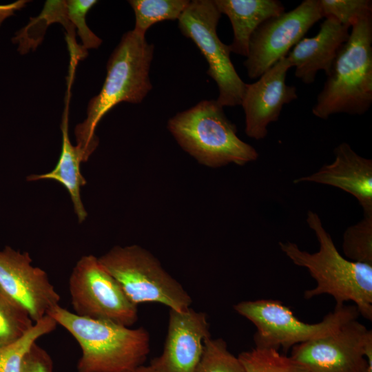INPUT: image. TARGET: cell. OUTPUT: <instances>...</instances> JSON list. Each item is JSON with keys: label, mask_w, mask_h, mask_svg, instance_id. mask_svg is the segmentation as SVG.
<instances>
[{"label": "cell", "mask_w": 372, "mask_h": 372, "mask_svg": "<svg viewBox=\"0 0 372 372\" xmlns=\"http://www.w3.org/2000/svg\"><path fill=\"white\" fill-rule=\"evenodd\" d=\"M349 33L350 28L331 17L324 18L314 37L302 38L286 56L295 68V76L308 85L315 81L318 71L327 75Z\"/></svg>", "instance_id": "2e32d148"}, {"label": "cell", "mask_w": 372, "mask_h": 372, "mask_svg": "<svg viewBox=\"0 0 372 372\" xmlns=\"http://www.w3.org/2000/svg\"><path fill=\"white\" fill-rule=\"evenodd\" d=\"M97 3L95 0H69L65 1V12L68 20L78 30L82 48H98L102 40L95 35L87 27L85 16L87 11Z\"/></svg>", "instance_id": "484cf974"}, {"label": "cell", "mask_w": 372, "mask_h": 372, "mask_svg": "<svg viewBox=\"0 0 372 372\" xmlns=\"http://www.w3.org/2000/svg\"><path fill=\"white\" fill-rule=\"evenodd\" d=\"M34 323L27 311L0 287V348L18 340Z\"/></svg>", "instance_id": "44dd1931"}, {"label": "cell", "mask_w": 372, "mask_h": 372, "mask_svg": "<svg viewBox=\"0 0 372 372\" xmlns=\"http://www.w3.org/2000/svg\"><path fill=\"white\" fill-rule=\"evenodd\" d=\"M291 68L285 56L257 81L246 84L240 105L245 116V132L249 138L264 139L268 134V126L278 120L283 106L298 98L296 87L286 83Z\"/></svg>", "instance_id": "4fadbf2b"}, {"label": "cell", "mask_w": 372, "mask_h": 372, "mask_svg": "<svg viewBox=\"0 0 372 372\" xmlns=\"http://www.w3.org/2000/svg\"><path fill=\"white\" fill-rule=\"evenodd\" d=\"M372 351V331L357 319L336 332L291 348L289 358L305 372H372L366 354Z\"/></svg>", "instance_id": "8fae6325"}, {"label": "cell", "mask_w": 372, "mask_h": 372, "mask_svg": "<svg viewBox=\"0 0 372 372\" xmlns=\"http://www.w3.org/2000/svg\"><path fill=\"white\" fill-rule=\"evenodd\" d=\"M342 251L351 261L372 265V213L363 214L359 222L345 229Z\"/></svg>", "instance_id": "7402d4cb"}, {"label": "cell", "mask_w": 372, "mask_h": 372, "mask_svg": "<svg viewBox=\"0 0 372 372\" xmlns=\"http://www.w3.org/2000/svg\"><path fill=\"white\" fill-rule=\"evenodd\" d=\"M194 372H247L238 358L227 349L222 338L209 337L205 341L201 358Z\"/></svg>", "instance_id": "603a6c76"}, {"label": "cell", "mask_w": 372, "mask_h": 372, "mask_svg": "<svg viewBox=\"0 0 372 372\" xmlns=\"http://www.w3.org/2000/svg\"><path fill=\"white\" fill-rule=\"evenodd\" d=\"M220 14L229 18L234 33L231 52L247 57L249 41L257 28L267 19L285 12L278 0H213Z\"/></svg>", "instance_id": "e0dca14e"}, {"label": "cell", "mask_w": 372, "mask_h": 372, "mask_svg": "<svg viewBox=\"0 0 372 372\" xmlns=\"http://www.w3.org/2000/svg\"><path fill=\"white\" fill-rule=\"evenodd\" d=\"M21 372H53V362L49 353L37 343L26 354Z\"/></svg>", "instance_id": "4316f807"}, {"label": "cell", "mask_w": 372, "mask_h": 372, "mask_svg": "<svg viewBox=\"0 0 372 372\" xmlns=\"http://www.w3.org/2000/svg\"><path fill=\"white\" fill-rule=\"evenodd\" d=\"M154 47L145 37L130 30L125 33L107 63V75L101 92L89 102L87 117L76 125V147L86 162L99 145L95 130L104 115L118 103H140L152 89L149 70Z\"/></svg>", "instance_id": "7a4b0ae2"}, {"label": "cell", "mask_w": 372, "mask_h": 372, "mask_svg": "<svg viewBox=\"0 0 372 372\" xmlns=\"http://www.w3.org/2000/svg\"><path fill=\"white\" fill-rule=\"evenodd\" d=\"M135 15L134 31L145 37L147 30L162 21L178 19L187 6L188 0H130Z\"/></svg>", "instance_id": "ffe728a7"}, {"label": "cell", "mask_w": 372, "mask_h": 372, "mask_svg": "<svg viewBox=\"0 0 372 372\" xmlns=\"http://www.w3.org/2000/svg\"><path fill=\"white\" fill-rule=\"evenodd\" d=\"M334 160L294 184L312 183L332 186L353 196L363 214L372 213V160L359 155L350 145L341 143L333 149Z\"/></svg>", "instance_id": "9a60e30c"}, {"label": "cell", "mask_w": 372, "mask_h": 372, "mask_svg": "<svg viewBox=\"0 0 372 372\" xmlns=\"http://www.w3.org/2000/svg\"><path fill=\"white\" fill-rule=\"evenodd\" d=\"M240 316L256 328L254 335L255 348L285 351L293 347L336 332L345 323L355 320L360 313L353 305H335L318 323L300 320L283 303L274 300L242 301L234 306Z\"/></svg>", "instance_id": "52a82bcc"}, {"label": "cell", "mask_w": 372, "mask_h": 372, "mask_svg": "<svg viewBox=\"0 0 372 372\" xmlns=\"http://www.w3.org/2000/svg\"><path fill=\"white\" fill-rule=\"evenodd\" d=\"M351 28L312 107L317 118L362 115L372 104V13L360 17Z\"/></svg>", "instance_id": "3957f363"}, {"label": "cell", "mask_w": 372, "mask_h": 372, "mask_svg": "<svg viewBox=\"0 0 372 372\" xmlns=\"http://www.w3.org/2000/svg\"><path fill=\"white\" fill-rule=\"evenodd\" d=\"M68 287L74 313L78 316L130 327L138 320V306L93 255L77 261Z\"/></svg>", "instance_id": "9c48e42d"}, {"label": "cell", "mask_w": 372, "mask_h": 372, "mask_svg": "<svg viewBox=\"0 0 372 372\" xmlns=\"http://www.w3.org/2000/svg\"><path fill=\"white\" fill-rule=\"evenodd\" d=\"M167 128L183 150L207 167L242 166L259 156L238 137L236 126L216 100H203L177 113L169 119Z\"/></svg>", "instance_id": "5b68a950"}, {"label": "cell", "mask_w": 372, "mask_h": 372, "mask_svg": "<svg viewBox=\"0 0 372 372\" xmlns=\"http://www.w3.org/2000/svg\"><path fill=\"white\" fill-rule=\"evenodd\" d=\"M0 287L27 311L34 322L59 304L60 295L47 273L32 265L28 252L10 246L0 251Z\"/></svg>", "instance_id": "7c38bea8"}, {"label": "cell", "mask_w": 372, "mask_h": 372, "mask_svg": "<svg viewBox=\"0 0 372 372\" xmlns=\"http://www.w3.org/2000/svg\"><path fill=\"white\" fill-rule=\"evenodd\" d=\"M323 18L331 17L351 28L360 17L372 13L371 0H319Z\"/></svg>", "instance_id": "d4e9b609"}, {"label": "cell", "mask_w": 372, "mask_h": 372, "mask_svg": "<svg viewBox=\"0 0 372 372\" xmlns=\"http://www.w3.org/2000/svg\"><path fill=\"white\" fill-rule=\"evenodd\" d=\"M319 0H304L293 10L271 17L251 37L243 64L247 76L258 79L289 51L322 19Z\"/></svg>", "instance_id": "30bf717a"}, {"label": "cell", "mask_w": 372, "mask_h": 372, "mask_svg": "<svg viewBox=\"0 0 372 372\" xmlns=\"http://www.w3.org/2000/svg\"><path fill=\"white\" fill-rule=\"evenodd\" d=\"M124 372H159V371L149 364L148 366H145L142 364L135 368H133L132 369L125 371Z\"/></svg>", "instance_id": "83f0119b"}, {"label": "cell", "mask_w": 372, "mask_h": 372, "mask_svg": "<svg viewBox=\"0 0 372 372\" xmlns=\"http://www.w3.org/2000/svg\"><path fill=\"white\" fill-rule=\"evenodd\" d=\"M65 329L81 349L78 372H124L145 361L150 338L144 327L82 317L59 304L48 313Z\"/></svg>", "instance_id": "277c9868"}, {"label": "cell", "mask_w": 372, "mask_h": 372, "mask_svg": "<svg viewBox=\"0 0 372 372\" xmlns=\"http://www.w3.org/2000/svg\"><path fill=\"white\" fill-rule=\"evenodd\" d=\"M99 260L136 305L156 302L176 311L191 307L190 295L145 248L114 246Z\"/></svg>", "instance_id": "8992f818"}, {"label": "cell", "mask_w": 372, "mask_h": 372, "mask_svg": "<svg viewBox=\"0 0 372 372\" xmlns=\"http://www.w3.org/2000/svg\"><path fill=\"white\" fill-rule=\"evenodd\" d=\"M57 323L49 315L34 322L16 341L0 348V372H21L23 360L37 340L52 332Z\"/></svg>", "instance_id": "d6986e66"}, {"label": "cell", "mask_w": 372, "mask_h": 372, "mask_svg": "<svg viewBox=\"0 0 372 372\" xmlns=\"http://www.w3.org/2000/svg\"><path fill=\"white\" fill-rule=\"evenodd\" d=\"M307 223L314 232L319 249L314 253L302 250L290 241L279 242L281 251L299 267L305 268L316 280L315 288L304 291V298L331 296L335 305L353 302L360 315L372 320V265L351 261L336 248L318 214L307 213Z\"/></svg>", "instance_id": "6da1fadb"}, {"label": "cell", "mask_w": 372, "mask_h": 372, "mask_svg": "<svg viewBox=\"0 0 372 372\" xmlns=\"http://www.w3.org/2000/svg\"><path fill=\"white\" fill-rule=\"evenodd\" d=\"M221 15L213 0H192L178 19V25L180 32L194 41L205 58L207 74L218 86L217 102L223 107H234L240 105L246 83L231 61L229 45L217 34Z\"/></svg>", "instance_id": "ba28073f"}, {"label": "cell", "mask_w": 372, "mask_h": 372, "mask_svg": "<svg viewBox=\"0 0 372 372\" xmlns=\"http://www.w3.org/2000/svg\"><path fill=\"white\" fill-rule=\"evenodd\" d=\"M211 337L205 313L189 307L169 309L167 336L162 353L150 364L159 372H194Z\"/></svg>", "instance_id": "5bb4252c"}, {"label": "cell", "mask_w": 372, "mask_h": 372, "mask_svg": "<svg viewBox=\"0 0 372 372\" xmlns=\"http://www.w3.org/2000/svg\"><path fill=\"white\" fill-rule=\"evenodd\" d=\"M62 132V146L59 159L55 167L43 174H31L28 181L39 180H53L60 183L70 194L74 213L79 223L83 222L87 216L83 204L81 189L87 183L81 172L80 165L83 162L81 154L76 146H74L68 135V111L65 108L61 124Z\"/></svg>", "instance_id": "ac0fdd59"}, {"label": "cell", "mask_w": 372, "mask_h": 372, "mask_svg": "<svg viewBox=\"0 0 372 372\" xmlns=\"http://www.w3.org/2000/svg\"><path fill=\"white\" fill-rule=\"evenodd\" d=\"M247 372H305L289 357L273 349L254 348L239 354Z\"/></svg>", "instance_id": "cb8c5ba5"}]
</instances>
